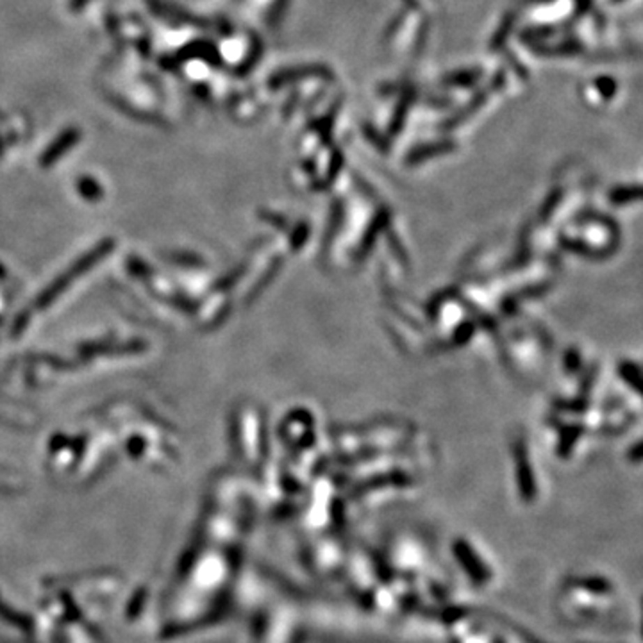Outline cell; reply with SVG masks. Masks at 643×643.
I'll use <instances>...</instances> for the list:
<instances>
[{
    "mask_svg": "<svg viewBox=\"0 0 643 643\" xmlns=\"http://www.w3.org/2000/svg\"><path fill=\"white\" fill-rule=\"evenodd\" d=\"M77 139H79V130L75 129V127H70V129H66L65 133H63V135L59 136V138H57L56 142H54L52 147H50L49 151H47L45 163H47V161H50V159L57 158V156L61 154V152H65L66 149L72 147V145H74V143L77 142Z\"/></svg>",
    "mask_w": 643,
    "mask_h": 643,
    "instance_id": "obj_1",
    "label": "cell"
},
{
    "mask_svg": "<svg viewBox=\"0 0 643 643\" xmlns=\"http://www.w3.org/2000/svg\"><path fill=\"white\" fill-rule=\"evenodd\" d=\"M90 0H70V8L74 9V11H79V9L84 8Z\"/></svg>",
    "mask_w": 643,
    "mask_h": 643,
    "instance_id": "obj_2",
    "label": "cell"
}]
</instances>
